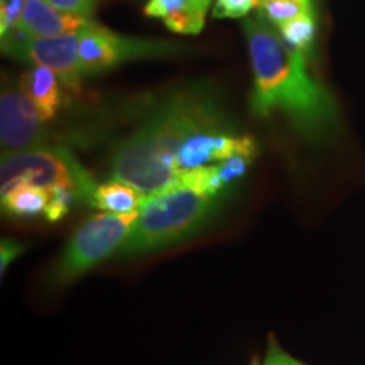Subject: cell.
<instances>
[{"mask_svg": "<svg viewBox=\"0 0 365 365\" xmlns=\"http://www.w3.org/2000/svg\"><path fill=\"white\" fill-rule=\"evenodd\" d=\"M225 127L223 107L217 93L205 86H191L150 110L140 125L117 144L110 178L154 195L176 185V159L182 144L196 132Z\"/></svg>", "mask_w": 365, "mask_h": 365, "instance_id": "6da1fadb", "label": "cell"}, {"mask_svg": "<svg viewBox=\"0 0 365 365\" xmlns=\"http://www.w3.org/2000/svg\"><path fill=\"white\" fill-rule=\"evenodd\" d=\"M250 61L252 95L250 108L267 117L281 112L304 139L319 143L339 124L335 98L309 71L307 54L282 43L279 31L262 17L244 22Z\"/></svg>", "mask_w": 365, "mask_h": 365, "instance_id": "7a4b0ae2", "label": "cell"}, {"mask_svg": "<svg viewBox=\"0 0 365 365\" xmlns=\"http://www.w3.org/2000/svg\"><path fill=\"white\" fill-rule=\"evenodd\" d=\"M222 203L223 196L181 185L149 195L118 255L139 257L188 240L213 220Z\"/></svg>", "mask_w": 365, "mask_h": 365, "instance_id": "3957f363", "label": "cell"}, {"mask_svg": "<svg viewBox=\"0 0 365 365\" xmlns=\"http://www.w3.org/2000/svg\"><path fill=\"white\" fill-rule=\"evenodd\" d=\"M139 212L115 215L103 213L90 217L68 240L61 257L54 267L58 284L78 279L100 262L108 259L125 244Z\"/></svg>", "mask_w": 365, "mask_h": 365, "instance_id": "277c9868", "label": "cell"}, {"mask_svg": "<svg viewBox=\"0 0 365 365\" xmlns=\"http://www.w3.org/2000/svg\"><path fill=\"white\" fill-rule=\"evenodd\" d=\"M80 70L83 76L112 70L129 59L170 56L180 46L161 39L129 38L107 29L105 26L86 22L80 33Z\"/></svg>", "mask_w": 365, "mask_h": 365, "instance_id": "5b68a950", "label": "cell"}, {"mask_svg": "<svg viewBox=\"0 0 365 365\" xmlns=\"http://www.w3.org/2000/svg\"><path fill=\"white\" fill-rule=\"evenodd\" d=\"M75 164L76 159L63 148L2 153L0 193L6 195L19 185L41 186L46 190L71 186L78 191Z\"/></svg>", "mask_w": 365, "mask_h": 365, "instance_id": "8992f818", "label": "cell"}, {"mask_svg": "<svg viewBox=\"0 0 365 365\" xmlns=\"http://www.w3.org/2000/svg\"><path fill=\"white\" fill-rule=\"evenodd\" d=\"M34 103L21 88H7L0 95V144L2 153L49 149L48 132Z\"/></svg>", "mask_w": 365, "mask_h": 365, "instance_id": "52a82bcc", "label": "cell"}, {"mask_svg": "<svg viewBox=\"0 0 365 365\" xmlns=\"http://www.w3.org/2000/svg\"><path fill=\"white\" fill-rule=\"evenodd\" d=\"M27 63L46 66L56 73L63 86L80 90V38L76 34L53 36V38H36L26 53Z\"/></svg>", "mask_w": 365, "mask_h": 365, "instance_id": "ba28073f", "label": "cell"}, {"mask_svg": "<svg viewBox=\"0 0 365 365\" xmlns=\"http://www.w3.org/2000/svg\"><path fill=\"white\" fill-rule=\"evenodd\" d=\"M86 22V17L58 11L46 0H27L19 26L33 38H53L80 33Z\"/></svg>", "mask_w": 365, "mask_h": 365, "instance_id": "9c48e42d", "label": "cell"}, {"mask_svg": "<svg viewBox=\"0 0 365 365\" xmlns=\"http://www.w3.org/2000/svg\"><path fill=\"white\" fill-rule=\"evenodd\" d=\"M21 88L34 103L41 120L51 122L61 105V86L56 73L46 66H34L22 76Z\"/></svg>", "mask_w": 365, "mask_h": 365, "instance_id": "30bf717a", "label": "cell"}, {"mask_svg": "<svg viewBox=\"0 0 365 365\" xmlns=\"http://www.w3.org/2000/svg\"><path fill=\"white\" fill-rule=\"evenodd\" d=\"M145 200H148V195L135 188L134 185L110 178L108 181L95 186L88 205L103 213L127 215V213L139 212Z\"/></svg>", "mask_w": 365, "mask_h": 365, "instance_id": "8fae6325", "label": "cell"}, {"mask_svg": "<svg viewBox=\"0 0 365 365\" xmlns=\"http://www.w3.org/2000/svg\"><path fill=\"white\" fill-rule=\"evenodd\" d=\"M49 203V190L33 185H19L2 195V212L14 218L44 217Z\"/></svg>", "mask_w": 365, "mask_h": 365, "instance_id": "7c38bea8", "label": "cell"}, {"mask_svg": "<svg viewBox=\"0 0 365 365\" xmlns=\"http://www.w3.org/2000/svg\"><path fill=\"white\" fill-rule=\"evenodd\" d=\"M259 16L281 27L301 16H314L313 0H259Z\"/></svg>", "mask_w": 365, "mask_h": 365, "instance_id": "4fadbf2b", "label": "cell"}, {"mask_svg": "<svg viewBox=\"0 0 365 365\" xmlns=\"http://www.w3.org/2000/svg\"><path fill=\"white\" fill-rule=\"evenodd\" d=\"M279 36L287 48L293 51L307 54L317 41V17L314 16H301L293 19L281 27H277Z\"/></svg>", "mask_w": 365, "mask_h": 365, "instance_id": "5bb4252c", "label": "cell"}, {"mask_svg": "<svg viewBox=\"0 0 365 365\" xmlns=\"http://www.w3.org/2000/svg\"><path fill=\"white\" fill-rule=\"evenodd\" d=\"M208 7H190L164 17V26L176 34H200L205 27Z\"/></svg>", "mask_w": 365, "mask_h": 365, "instance_id": "9a60e30c", "label": "cell"}, {"mask_svg": "<svg viewBox=\"0 0 365 365\" xmlns=\"http://www.w3.org/2000/svg\"><path fill=\"white\" fill-rule=\"evenodd\" d=\"M80 200L78 191L71 186H56L49 190V203L44 218L48 222H58L70 212L73 203Z\"/></svg>", "mask_w": 365, "mask_h": 365, "instance_id": "2e32d148", "label": "cell"}, {"mask_svg": "<svg viewBox=\"0 0 365 365\" xmlns=\"http://www.w3.org/2000/svg\"><path fill=\"white\" fill-rule=\"evenodd\" d=\"M212 0H148L144 7V14L148 17H164L171 16V14L181 12L190 7H208Z\"/></svg>", "mask_w": 365, "mask_h": 365, "instance_id": "e0dca14e", "label": "cell"}, {"mask_svg": "<svg viewBox=\"0 0 365 365\" xmlns=\"http://www.w3.org/2000/svg\"><path fill=\"white\" fill-rule=\"evenodd\" d=\"M33 39L36 38H33L27 31L22 29L21 26H17L14 27L12 31H9L6 36H2V51L6 53L7 56L24 61L27 48L33 43Z\"/></svg>", "mask_w": 365, "mask_h": 365, "instance_id": "ac0fdd59", "label": "cell"}, {"mask_svg": "<svg viewBox=\"0 0 365 365\" xmlns=\"http://www.w3.org/2000/svg\"><path fill=\"white\" fill-rule=\"evenodd\" d=\"M255 7H259V0H217L213 7V17L239 19V17L247 16Z\"/></svg>", "mask_w": 365, "mask_h": 365, "instance_id": "d6986e66", "label": "cell"}, {"mask_svg": "<svg viewBox=\"0 0 365 365\" xmlns=\"http://www.w3.org/2000/svg\"><path fill=\"white\" fill-rule=\"evenodd\" d=\"M252 161L254 159L247 156H232L223 163H218V173H220V178L227 190L247 173Z\"/></svg>", "mask_w": 365, "mask_h": 365, "instance_id": "ffe728a7", "label": "cell"}, {"mask_svg": "<svg viewBox=\"0 0 365 365\" xmlns=\"http://www.w3.org/2000/svg\"><path fill=\"white\" fill-rule=\"evenodd\" d=\"M27 0H0V36L17 27L22 21Z\"/></svg>", "mask_w": 365, "mask_h": 365, "instance_id": "44dd1931", "label": "cell"}, {"mask_svg": "<svg viewBox=\"0 0 365 365\" xmlns=\"http://www.w3.org/2000/svg\"><path fill=\"white\" fill-rule=\"evenodd\" d=\"M46 2L51 4L58 11L76 14V16H83L86 19L93 16L95 6H97V0H46Z\"/></svg>", "mask_w": 365, "mask_h": 365, "instance_id": "7402d4cb", "label": "cell"}, {"mask_svg": "<svg viewBox=\"0 0 365 365\" xmlns=\"http://www.w3.org/2000/svg\"><path fill=\"white\" fill-rule=\"evenodd\" d=\"M262 365H307V364L299 362L298 359L291 357L289 354H286L284 350L281 349V345L271 336Z\"/></svg>", "mask_w": 365, "mask_h": 365, "instance_id": "603a6c76", "label": "cell"}, {"mask_svg": "<svg viewBox=\"0 0 365 365\" xmlns=\"http://www.w3.org/2000/svg\"><path fill=\"white\" fill-rule=\"evenodd\" d=\"M24 252V247L16 240H2V245H0V274L4 276V272L7 271V267L11 266L14 259H17L19 255Z\"/></svg>", "mask_w": 365, "mask_h": 365, "instance_id": "cb8c5ba5", "label": "cell"}]
</instances>
